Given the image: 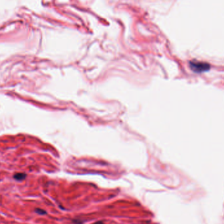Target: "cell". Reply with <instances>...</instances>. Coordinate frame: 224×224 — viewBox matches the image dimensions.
I'll list each match as a JSON object with an SVG mask.
<instances>
[{
	"mask_svg": "<svg viewBox=\"0 0 224 224\" xmlns=\"http://www.w3.org/2000/svg\"><path fill=\"white\" fill-rule=\"evenodd\" d=\"M189 67L192 71L195 73H202L209 71L210 69V66L207 63L199 62V61H192L189 62Z\"/></svg>",
	"mask_w": 224,
	"mask_h": 224,
	"instance_id": "obj_1",
	"label": "cell"
},
{
	"mask_svg": "<svg viewBox=\"0 0 224 224\" xmlns=\"http://www.w3.org/2000/svg\"><path fill=\"white\" fill-rule=\"evenodd\" d=\"M26 177V175L24 173H17L13 175V177L15 179H17V181H22V180L24 179Z\"/></svg>",
	"mask_w": 224,
	"mask_h": 224,
	"instance_id": "obj_2",
	"label": "cell"
},
{
	"mask_svg": "<svg viewBox=\"0 0 224 224\" xmlns=\"http://www.w3.org/2000/svg\"><path fill=\"white\" fill-rule=\"evenodd\" d=\"M35 211L36 213L39 214V215H45V214H47V212L45 211V210L41 209V208H36Z\"/></svg>",
	"mask_w": 224,
	"mask_h": 224,
	"instance_id": "obj_3",
	"label": "cell"
},
{
	"mask_svg": "<svg viewBox=\"0 0 224 224\" xmlns=\"http://www.w3.org/2000/svg\"><path fill=\"white\" fill-rule=\"evenodd\" d=\"M92 224H104V223L103 221H96V222H95Z\"/></svg>",
	"mask_w": 224,
	"mask_h": 224,
	"instance_id": "obj_4",
	"label": "cell"
}]
</instances>
